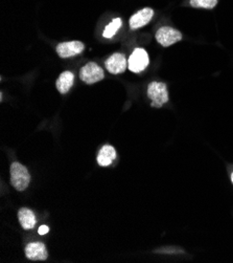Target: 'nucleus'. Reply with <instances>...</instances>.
<instances>
[{
    "label": "nucleus",
    "mask_w": 233,
    "mask_h": 263,
    "mask_svg": "<svg viewBox=\"0 0 233 263\" xmlns=\"http://www.w3.org/2000/svg\"><path fill=\"white\" fill-rule=\"evenodd\" d=\"M105 74H103L102 68H100L96 63L89 62L82 67L80 71V78L86 84H94L101 81Z\"/></svg>",
    "instance_id": "obj_3"
},
{
    "label": "nucleus",
    "mask_w": 233,
    "mask_h": 263,
    "mask_svg": "<svg viewBox=\"0 0 233 263\" xmlns=\"http://www.w3.org/2000/svg\"><path fill=\"white\" fill-rule=\"evenodd\" d=\"M116 159V150L110 146H102L97 155V163L101 167H107L112 164V162Z\"/></svg>",
    "instance_id": "obj_10"
},
{
    "label": "nucleus",
    "mask_w": 233,
    "mask_h": 263,
    "mask_svg": "<svg viewBox=\"0 0 233 263\" xmlns=\"http://www.w3.org/2000/svg\"><path fill=\"white\" fill-rule=\"evenodd\" d=\"M147 96L152 100L153 107H161L166 102H168L167 87L161 82H152L147 87Z\"/></svg>",
    "instance_id": "obj_2"
},
{
    "label": "nucleus",
    "mask_w": 233,
    "mask_h": 263,
    "mask_svg": "<svg viewBox=\"0 0 233 263\" xmlns=\"http://www.w3.org/2000/svg\"><path fill=\"white\" fill-rule=\"evenodd\" d=\"M85 45L81 41H69V42H62L57 46L58 55L63 58H70L75 55H79L84 51Z\"/></svg>",
    "instance_id": "obj_6"
},
{
    "label": "nucleus",
    "mask_w": 233,
    "mask_h": 263,
    "mask_svg": "<svg viewBox=\"0 0 233 263\" xmlns=\"http://www.w3.org/2000/svg\"><path fill=\"white\" fill-rule=\"evenodd\" d=\"M126 65H128V63H126V59H125L124 55L119 54V52L113 54L106 61L107 70L113 74L122 73L125 70Z\"/></svg>",
    "instance_id": "obj_8"
},
{
    "label": "nucleus",
    "mask_w": 233,
    "mask_h": 263,
    "mask_svg": "<svg viewBox=\"0 0 233 263\" xmlns=\"http://www.w3.org/2000/svg\"><path fill=\"white\" fill-rule=\"evenodd\" d=\"M48 231H49V228H48V227H46V226H41V227L39 228V230H38V233H39L40 235H45V234L48 233Z\"/></svg>",
    "instance_id": "obj_15"
},
{
    "label": "nucleus",
    "mask_w": 233,
    "mask_h": 263,
    "mask_svg": "<svg viewBox=\"0 0 233 263\" xmlns=\"http://www.w3.org/2000/svg\"><path fill=\"white\" fill-rule=\"evenodd\" d=\"M218 5V0H190V6L197 9L213 10Z\"/></svg>",
    "instance_id": "obj_14"
},
{
    "label": "nucleus",
    "mask_w": 233,
    "mask_h": 263,
    "mask_svg": "<svg viewBox=\"0 0 233 263\" xmlns=\"http://www.w3.org/2000/svg\"><path fill=\"white\" fill-rule=\"evenodd\" d=\"M25 255L33 261H44L48 257L47 250L42 242H33L25 248Z\"/></svg>",
    "instance_id": "obj_9"
},
{
    "label": "nucleus",
    "mask_w": 233,
    "mask_h": 263,
    "mask_svg": "<svg viewBox=\"0 0 233 263\" xmlns=\"http://www.w3.org/2000/svg\"><path fill=\"white\" fill-rule=\"evenodd\" d=\"M31 175L23 165L13 163L11 166V183L17 191H24L30 185Z\"/></svg>",
    "instance_id": "obj_1"
},
{
    "label": "nucleus",
    "mask_w": 233,
    "mask_h": 263,
    "mask_svg": "<svg viewBox=\"0 0 233 263\" xmlns=\"http://www.w3.org/2000/svg\"><path fill=\"white\" fill-rule=\"evenodd\" d=\"M155 37H156V40L158 41V43H160L164 47L171 46L177 43L178 41L182 40L183 38L181 32H179L174 28H171V26H162L161 29L157 31Z\"/></svg>",
    "instance_id": "obj_4"
},
{
    "label": "nucleus",
    "mask_w": 233,
    "mask_h": 263,
    "mask_svg": "<svg viewBox=\"0 0 233 263\" xmlns=\"http://www.w3.org/2000/svg\"><path fill=\"white\" fill-rule=\"evenodd\" d=\"M150 63L147 52L143 48H136L130 56V59L128 61L129 69L133 72H140L144 70Z\"/></svg>",
    "instance_id": "obj_5"
},
{
    "label": "nucleus",
    "mask_w": 233,
    "mask_h": 263,
    "mask_svg": "<svg viewBox=\"0 0 233 263\" xmlns=\"http://www.w3.org/2000/svg\"><path fill=\"white\" fill-rule=\"evenodd\" d=\"M154 16V11L151 8H145L134 15L130 18V21H129V24H130L131 30H137L140 28H143L144 25H146L153 18Z\"/></svg>",
    "instance_id": "obj_7"
},
{
    "label": "nucleus",
    "mask_w": 233,
    "mask_h": 263,
    "mask_svg": "<svg viewBox=\"0 0 233 263\" xmlns=\"http://www.w3.org/2000/svg\"><path fill=\"white\" fill-rule=\"evenodd\" d=\"M121 24H122V21H121L120 18H115V19H113V20L106 26L105 31H103V33H102V36L105 37V38H108V39L112 38V37L117 33V31L120 29Z\"/></svg>",
    "instance_id": "obj_13"
},
{
    "label": "nucleus",
    "mask_w": 233,
    "mask_h": 263,
    "mask_svg": "<svg viewBox=\"0 0 233 263\" xmlns=\"http://www.w3.org/2000/svg\"><path fill=\"white\" fill-rule=\"evenodd\" d=\"M73 82H74V74L71 71H64L60 74L59 79L56 82V86H57V89L60 91V93L65 95L71 89Z\"/></svg>",
    "instance_id": "obj_12"
},
{
    "label": "nucleus",
    "mask_w": 233,
    "mask_h": 263,
    "mask_svg": "<svg viewBox=\"0 0 233 263\" xmlns=\"http://www.w3.org/2000/svg\"><path fill=\"white\" fill-rule=\"evenodd\" d=\"M231 179H232V182H233V173H232V175H231Z\"/></svg>",
    "instance_id": "obj_16"
},
{
    "label": "nucleus",
    "mask_w": 233,
    "mask_h": 263,
    "mask_svg": "<svg viewBox=\"0 0 233 263\" xmlns=\"http://www.w3.org/2000/svg\"><path fill=\"white\" fill-rule=\"evenodd\" d=\"M18 218L21 227L24 230H31L36 226V217L32 210L28 208H22L18 212Z\"/></svg>",
    "instance_id": "obj_11"
}]
</instances>
